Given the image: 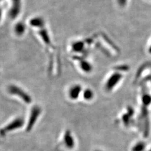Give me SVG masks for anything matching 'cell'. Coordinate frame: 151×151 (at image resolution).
<instances>
[{
    "mask_svg": "<svg viewBox=\"0 0 151 151\" xmlns=\"http://www.w3.org/2000/svg\"><path fill=\"white\" fill-rule=\"evenodd\" d=\"M7 16L11 20H16L22 15L24 7V0H9Z\"/></svg>",
    "mask_w": 151,
    "mask_h": 151,
    "instance_id": "obj_1",
    "label": "cell"
},
{
    "mask_svg": "<svg viewBox=\"0 0 151 151\" xmlns=\"http://www.w3.org/2000/svg\"><path fill=\"white\" fill-rule=\"evenodd\" d=\"M24 120L22 118H17L13 120L10 124L7 125L0 130V135L4 136L9 132L17 129L22 127L24 124Z\"/></svg>",
    "mask_w": 151,
    "mask_h": 151,
    "instance_id": "obj_2",
    "label": "cell"
},
{
    "mask_svg": "<svg viewBox=\"0 0 151 151\" xmlns=\"http://www.w3.org/2000/svg\"><path fill=\"white\" fill-rule=\"evenodd\" d=\"M9 91L12 95H15L20 97L25 103L29 104L32 102V99L30 96L20 88L16 86H11L9 87Z\"/></svg>",
    "mask_w": 151,
    "mask_h": 151,
    "instance_id": "obj_3",
    "label": "cell"
},
{
    "mask_svg": "<svg viewBox=\"0 0 151 151\" xmlns=\"http://www.w3.org/2000/svg\"><path fill=\"white\" fill-rule=\"evenodd\" d=\"M40 113H41V109L38 106L34 107L32 109L30 114L29 121L27 124V131H29L32 129V127L37 122Z\"/></svg>",
    "mask_w": 151,
    "mask_h": 151,
    "instance_id": "obj_4",
    "label": "cell"
},
{
    "mask_svg": "<svg viewBox=\"0 0 151 151\" xmlns=\"http://www.w3.org/2000/svg\"><path fill=\"white\" fill-rule=\"evenodd\" d=\"M27 30L26 24L21 21L16 22L15 25L14 26V32L17 36L21 37L22 36Z\"/></svg>",
    "mask_w": 151,
    "mask_h": 151,
    "instance_id": "obj_5",
    "label": "cell"
},
{
    "mask_svg": "<svg viewBox=\"0 0 151 151\" xmlns=\"http://www.w3.org/2000/svg\"><path fill=\"white\" fill-rule=\"evenodd\" d=\"M82 92V88L80 85H75L70 87L69 90V96L72 100L78 99Z\"/></svg>",
    "mask_w": 151,
    "mask_h": 151,
    "instance_id": "obj_6",
    "label": "cell"
},
{
    "mask_svg": "<svg viewBox=\"0 0 151 151\" xmlns=\"http://www.w3.org/2000/svg\"><path fill=\"white\" fill-rule=\"evenodd\" d=\"M64 142L65 145L68 149H72L75 145V142L73 137L71 134L70 131H67L64 135Z\"/></svg>",
    "mask_w": 151,
    "mask_h": 151,
    "instance_id": "obj_7",
    "label": "cell"
},
{
    "mask_svg": "<svg viewBox=\"0 0 151 151\" xmlns=\"http://www.w3.org/2000/svg\"><path fill=\"white\" fill-rule=\"evenodd\" d=\"M147 146L143 141H138L134 143L130 148V151H146Z\"/></svg>",
    "mask_w": 151,
    "mask_h": 151,
    "instance_id": "obj_8",
    "label": "cell"
},
{
    "mask_svg": "<svg viewBox=\"0 0 151 151\" xmlns=\"http://www.w3.org/2000/svg\"><path fill=\"white\" fill-rule=\"evenodd\" d=\"M82 95L83 99L87 101H91L95 97L94 92L92 89L89 88H87L84 90H83L82 92Z\"/></svg>",
    "mask_w": 151,
    "mask_h": 151,
    "instance_id": "obj_9",
    "label": "cell"
},
{
    "mask_svg": "<svg viewBox=\"0 0 151 151\" xmlns=\"http://www.w3.org/2000/svg\"><path fill=\"white\" fill-rule=\"evenodd\" d=\"M80 65L81 69L85 72H90V70H91V65H90L87 62H81Z\"/></svg>",
    "mask_w": 151,
    "mask_h": 151,
    "instance_id": "obj_10",
    "label": "cell"
},
{
    "mask_svg": "<svg viewBox=\"0 0 151 151\" xmlns=\"http://www.w3.org/2000/svg\"><path fill=\"white\" fill-rule=\"evenodd\" d=\"M4 14H5V10H4V7L3 6L0 5V23L2 21Z\"/></svg>",
    "mask_w": 151,
    "mask_h": 151,
    "instance_id": "obj_11",
    "label": "cell"
},
{
    "mask_svg": "<svg viewBox=\"0 0 151 151\" xmlns=\"http://www.w3.org/2000/svg\"><path fill=\"white\" fill-rule=\"evenodd\" d=\"M128 0H117V2L120 6L124 7L127 4Z\"/></svg>",
    "mask_w": 151,
    "mask_h": 151,
    "instance_id": "obj_12",
    "label": "cell"
},
{
    "mask_svg": "<svg viewBox=\"0 0 151 151\" xmlns=\"http://www.w3.org/2000/svg\"><path fill=\"white\" fill-rule=\"evenodd\" d=\"M6 0H0V5H2V4L5 2Z\"/></svg>",
    "mask_w": 151,
    "mask_h": 151,
    "instance_id": "obj_13",
    "label": "cell"
},
{
    "mask_svg": "<svg viewBox=\"0 0 151 151\" xmlns=\"http://www.w3.org/2000/svg\"><path fill=\"white\" fill-rule=\"evenodd\" d=\"M148 52H150V53H151V46H150V48H149V49H148Z\"/></svg>",
    "mask_w": 151,
    "mask_h": 151,
    "instance_id": "obj_14",
    "label": "cell"
},
{
    "mask_svg": "<svg viewBox=\"0 0 151 151\" xmlns=\"http://www.w3.org/2000/svg\"><path fill=\"white\" fill-rule=\"evenodd\" d=\"M95 151H100V150H95Z\"/></svg>",
    "mask_w": 151,
    "mask_h": 151,
    "instance_id": "obj_15",
    "label": "cell"
}]
</instances>
